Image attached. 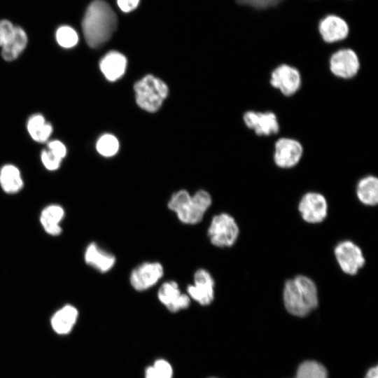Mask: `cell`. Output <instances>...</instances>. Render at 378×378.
<instances>
[{"mask_svg": "<svg viewBox=\"0 0 378 378\" xmlns=\"http://www.w3.org/2000/svg\"><path fill=\"white\" fill-rule=\"evenodd\" d=\"M117 16L104 0H94L88 6L82 20V29L88 45L98 48L106 43L117 28Z\"/></svg>", "mask_w": 378, "mask_h": 378, "instance_id": "1", "label": "cell"}, {"mask_svg": "<svg viewBox=\"0 0 378 378\" xmlns=\"http://www.w3.org/2000/svg\"><path fill=\"white\" fill-rule=\"evenodd\" d=\"M284 306L290 314L304 317L318 305V290L309 277L298 275L286 281L283 290Z\"/></svg>", "mask_w": 378, "mask_h": 378, "instance_id": "2", "label": "cell"}, {"mask_svg": "<svg viewBox=\"0 0 378 378\" xmlns=\"http://www.w3.org/2000/svg\"><path fill=\"white\" fill-rule=\"evenodd\" d=\"M211 202L210 194L204 190H200L193 195L186 190H180L171 196L167 206L181 223L195 225L202 220Z\"/></svg>", "mask_w": 378, "mask_h": 378, "instance_id": "3", "label": "cell"}, {"mask_svg": "<svg viewBox=\"0 0 378 378\" xmlns=\"http://www.w3.org/2000/svg\"><path fill=\"white\" fill-rule=\"evenodd\" d=\"M136 104L142 109L157 111L166 99L169 90L165 83L153 75H147L134 85Z\"/></svg>", "mask_w": 378, "mask_h": 378, "instance_id": "4", "label": "cell"}, {"mask_svg": "<svg viewBox=\"0 0 378 378\" xmlns=\"http://www.w3.org/2000/svg\"><path fill=\"white\" fill-rule=\"evenodd\" d=\"M239 230L234 218L227 213L215 215L207 230L211 243L220 248L231 247L237 240Z\"/></svg>", "mask_w": 378, "mask_h": 378, "instance_id": "5", "label": "cell"}, {"mask_svg": "<svg viewBox=\"0 0 378 378\" xmlns=\"http://www.w3.org/2000/svg\"><path fill=\"white\" fill-rule=\"evenodd\" d=\"M360 62L359 57L353 49L341 48L334 52L329 59V69L337 78L350 79L359 71Z\"/></svg>", "mask_w": 378, "mask_h": 378, "instance_id": "6", "label": "cell"}, {"mask_svg": "<svg viewBox=\"0 0 378 378\" xmlns=\"http://www.w3.org/2000/svg\"><path fill=\"white\" fill-rule=\"evenodd\" d=\"M334 253L342 272L349 275L356 274L365 262L360 248L349 240L337 244Z\"/></svg>", "mask_w": 378, "mask_h": 378, "instance_id": "7", "label": "cell"}, {"mask_svg": "<svg viewBox=\"0 0 378 378\" xmlns=\"http://www.w3.org/2000/svg\"><path fill=\"white\" fill-rule=\"evenodd\" d=\"M270 83L282 94L290 97L300 90L302 77L299 70L295 66L281 64L272 71Z\"/></svg>", "mask_w": 378, "mask_h": 378, "instance_id": "8", "label": "cell"}, {"mask_svg": "<svg viewBox=\"0 0 378 378\" xmlns=\"http://www.w3.org/2000/svg\"><path fill=\"white\" fill-rule=\"evenodd\" d=\"M302 144L293 138L281 137L274 144L273 159L275 164L281 169L296 166L303 155Z\"/></svg>", "mask_w": 378, "mask_h": 378, "instance_id": "9", "label": "cell"}, {"mask_svg": "<svg viewBox=\"0 0 378 378\" xmlns=\"http://www.w3.org/2000/svg\"><path fill=\"white\" fill-rule=\"evenodd\" d=\"M164 274V268L158 262H145L135 267L130 276L134 289L144 291L155 286Z\"/></svg>", "mask_w": 378, "mask_h": 378, "instance_id": "10", "label": "cell"}, {"mask_svg": "<svg viewBox=\"0 0 378 378\" xmlns=\"http://www.w3.org/2000/svg\"><path fill=\"white\" fill-rule=\"evenodd\" d=\"M298 210L305 222L312 224L321 223L328 215L327 200L318 192H307L301 198Z\"/></svg>", "mask_w": 378, "mask_h": 378, "instance_id": "11", "label": "cell"}, {"mask_svg": "<svg viewBox=\"0 0 378 378\" xmlns=\"http://www.w3.org/2000/svg\"><path fill=\"white\" fill-rule=\"evenodd\" d=\"M194 284L187 287L188 295L201 305H209L214 298L215 281L205 269H198L194 274Z\"/></svg>", "mask_w": 378, "mask_h": 378, "instance_id": "12", "label": "cell"}, {"mask_svg": "<svg viewBox=\"0 0 378 378\" xmlns=\"http://www.w3.org/2000/svg\"><path fill=\"white\" fill-rule=\"evenodd\" d=\"M246 126L258 136H270L279 130V123L276 114L272 111H248L243 115Z\"/></svg>", "mask_w": 378, "mask_h": 378, "instance_id": "13", "label": "cell"}, {"mask_svg": "<svg viewBox=\"0 0 378 378\" xmlns=\"http://www.w3.org/2000/svg\"><path fill=\"white\" fill-rule=\"evenodd\" d=\"M318 31L324 42L333 43L346 38L350 28L345 19L341 16L328 14L318 22Z\"/></svg>", "mask_w": 378, "mask_h": 378, "instance_id": "14", "label": "cell"}, {"mask_svg": "<svg viewBox=\"0 0 378 378\" xmlns=\"http://www.w3.org/2000/svg\"><path fill=\"white\" fill-rule=\"evenodd\" d=\"M158 298L160 302L172 312L186 309L190 303L188 295L182 293L178 284L174 281L163 283L158 291Z\"/></svg>", "mask_w": 378, "mask_h": 378, "instance_id": "15", "label": "cell"}, {"mask_svg": "<svg viewBox=\"0 0 378 378\" xmlns=\"http://www.w3.org/2000/svg\"><path fill=\"white\" fill-rule=\"evenodd\" d=\"M84 259L88 265L102 273L110 271L116 261L113 253L102 248L94 242L87 246Z\"/></svg>", "mask_w": 378, "mask_h": 378, "instance_id": "16", "label": "cell"}, {"mask_svg": "<svg viewBox=\"0 0 378 378\" xmlns=\"http://www.w3.org/2000/svg\"><path fill=\"white\" fill-rule=\"evenodd\" d=\"M127 59L117 51L108 52L100 61L99 67L108 80L115 81L125 72Z\"/></svg>", "mask_w": 378, "mask_h": 378, "instance_id": "17", "label": "cell"}, {"mask_svg": "<svg viewBox=\"0 0 378 378\" xmlns=\"http://www.w3.org/2000/svg\"><path fill=\"white\" fill-rule=\"evenodd\" d=\"M78 316L77 309L71 304H66L52 315L50 320L52 328L59 335H66L76 324Z\"/></svg>", "mask_w": 378, "mask_h": 378, "instance_id": "18", "label": "cell"}, {"mask_svg": "<svg viewBox=\"0 0 378 378\" xmlns=\"http://www.w3.org/2000/svg\"><path fill=\"white\" fill-rule=\"evenodd\" d=\"M64 216L63 208L59 205L52 204L46 206L41 211L40 222L48 234L57 236L62 232L59 223Z\"/></svg>", "mask_w": 378, "mask_h": 378, "instance_id": "19", "label": "cell"}, {"mask_svg": "<svg viewBox=\"0 0 378 378\" xmlns=\"http://www.w3.org/2000/svg\"><path fill=\"white\" fill-rule=\"evenodd\" d=\"M356 195L361 203L374 206L378 203V179L368 175L363 177L357 183Z\"/></svg>", "mask_w": 378, "mask_h": 378, "instance_id": "20", "label": "cell"}, {"mask_svg": "<svg viewBox=\"0 0 378 378\" xmlns=\"http://www.w3.org/2000/svg\"><path fill=\"white\" fill-rule=\"evenodd\" d=\"M27 43V36L25 31L22 27L15 26L13 37L2 47V57L8 62L13 61L24 50Z\"/></svg>", "mask_w": 378, "mask_h": 378, "instance_id": "21", "label": "cell"}, {"mask_svg": "<svg viewBox=\"0 0 378 378\" xmlns=\"http://www.w3.org/2000/svg\"><path fill=\"white\" fill-rule=\"evenodd\" d=\"M0 185L7 193L18 192L23 186L20 170L12 164L4 166L0 170Z\"/></svg>", "mask_w": 378, "mask_h": 378, "instance_id": "22", "label": "cell"}, {"mask_svg": "<svg viewBox=\"0 0 378 378\" xmlns=\"http://www.w3.org/2000/svg\"><path fill=\"white\" fill-rule=\"evenodd\" d=\"M27 127L31 137L40 143L46 141L52 132V125L46 122L41 114L31 115L27 121Z\"/></svg>", "mask_w": 378, "mask_h": 378, "instance_id": "23", "label": "cell"}, {"mask_svg": "<svg viewBox=\"0 0 378 378\" xmlns=\"http://www.w3.org/2000/svg\"><path fill=\"white\" fill-rule=\"evenodd\" d=\"M294 378H328V372L321 363L306 360L299 365Z\"/></svg>", "mask_w": 378, "mask_h": 378, "instance_id": "24", "label": "cell"}, {"mask_svg": "<svg viewBox=\"0 0 378 378\" xmlns=\"http://www.w3.org/2000/svg\"><path fill=\"white\" fill-rule=\"evenodd\" d=\"M172 365L164 359L156 360L153 365L148 366L145 370V378H172Z\"/></svg>", "mask_w": 378, "mask_h": 378, "instance_id": "25", "label": "cell"}, {"mask_svg": "<svg viewBox=\"0 0 378 378\" xmlns=\"http://www.w3.org/2000/svg\"><path fill=\"white\" fill-rule=\"evenodd\" d=\"M55 36L58 44L65 48L75 46L78 41V35L76 31L67 25L59 27L56 31Z\"/></svg>", "mask_w": 378, "mask_h": 378, "instance_id": "26", "label": "cell"}, {"mask_svg": "<svg viewBox=\"0 0 378 378\" xmlns=\"http://www.w3.org/2000/svg\"><path fill=\"white\" fill-rule=\"evenodd\" d=\"M97 150L103 156L111 157L118 150L119 142L113 135L106 134L102 135L96 144Z\"/></svg>", "mask_w": 378, "mask_h": 378, "instance_id": "27", "label": "cell"}, {"mask_svg": "<svg viewBox=\"0 0 378 378\" xmlns=\"http://www.w3.org/2000/svg\"><path fill=\"white\" fill-rule=\"evenodd\" d=\"M286 0H236L237 4L254 10L263 11L274 8Z\"/></svg>", "mask_w": 378, "mask_h": 378, "instance_id": "28", "label": "cell"}, {"mask_svg": "<svg viewBox=\"0 0 378 378\" xmlns=\"http://www.w3.org/2000/svg\"><path fill=\"white\" fill-rule=\"evenodd\" d=\"M15 26L8 20H0V46L7 44L13 37Z\"/></svg>", "mask_w": 378, "mask_h": 378, "instance_id": "29", "label": "cell"}, {"mask_svg": "<svg viewBox=\"0 0 378 378\" xmlns=\"http://www.w3.org/2000/svg\"><path fill=\"white\" fill-rule=\"evenodd\" d=\"M62 159L57 156L50 150H43L41 153V161L45 167L50 171L59 168Z\"/></svg>", "mask_w": 378, "mask_h": 378, "instance_id": "30", "label": "cell"}, {"mask_svg": "<svg viewBox=\"0 0 378 378\" xmlns=\"http://www.w3.org/2000/svg\"><path fill=\"white\" fill-rule=\"evenodd\" d=\"M48 150L52 151L57 156L63 159L66 154V148L63 143L58 140L49 142L48 144Z\"/></svg>", "mask_w": 378, "mask_h": 378, "instance_id": "31", "label": "cell"}, {"mask_svg": "<svg viewBox=\"0 0 378 378\" xmlns=\"http://www.w3.org/2000/svg\"><path fill=\"white\" fill-rule=\"evenodd\" d=\"M139 0H117L119 8L125 13L130 12L135 9Z\"/></svg>", "mask_w": 378, "mask_h": 378, "instance_id": "32", "label": "cell"}, {"mask_svg": "<svg viewBox=\"0 0 378 378\" xmlns=\"http://www.w3.org/2000/svg\"><path fill=\"white\" fill-rule=\"evenodd\" d=\"M365 378H378V368L374 366L370 368L366 373Z\"/></svg>", "mask_w": 378, "mask_h": 378, "instance_id": "33", "label": "cell"}]
</instances>
